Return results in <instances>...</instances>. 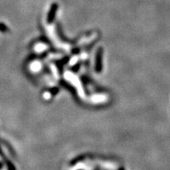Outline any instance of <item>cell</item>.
Instances as JSON below:
<instances>
[{
	"label": "cell",
	"mask_w": 170,
	"mask_h": 170,
	"mask_svg": "<svg viewBox=\"0 0 170 170\" xmlns=\"http://www.w3.org/2000/svg\"><path fill=\"white\" fill-rule=\"evenodd\" d=\"M8 31H9L8 27H7V25L4 24V23L0 22V32L5 33V32H8Z\"/></svg>",
	"instance_id": "obj_2"
},
{
	"label": "cell",
	"mask_w": 170,
	"mask_h": 170,
	"mask_svg": "<svg viewBox=\"0 0 170 170\" xmlns=\"http://www.w3.org/2000/svg\"><path fill=\"white\" fill-rule=\"evenodd\" d=\"M57 9H58V4H57V3L54 2V3L51 5V9H50V10H49L48 12V14H47V22H48L49 24L53 22V21L54 20Z\"/></svg>",
	"instance_id": "obj_1"
}]
</instances>
